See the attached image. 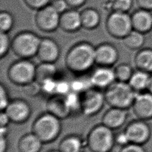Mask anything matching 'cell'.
Segmentation results:
<instances>
[{"label": "cell", "instance_id": "7402d4cb", "mask_svg": "<svg viewBox=\"0 0 152 152\" xmlns=\"http://www.w3.org/2000/svg\"><path fill=\"white\" fill-rule=\"evenodd\" d=\"M137 69L152 74V48H142L137 50L134 58Z\"/></svg>", "mask_w": 152, "mask_h": 152}, {"label": "cell", "instance_id": "d4e9b609", "mask_svg": "<svg viewBox=\"0 0 152 152\" xmlns=\"http://www.w3.org/2000/svg\"><path fill=\"white\" fill-rule=\"evenodd\" d=\"M144 34L132 30L122 40L124 46L132 50H138L143 48L145 42Z\"/></svg>", "mask_w": 152, "mask_h": 152}, {"label": "cell", "instance_id": "ffe728a7", "mask_svg": "<svg viewBox=\"0 0 152 152\" xmlns=\"http://www.w3.org/2000/svg\"><path fill=\"white\" fill-rule=\"evenodd\" d=\"M86 147V138L77 134H69L61 140L58 149L60 152H84Z\"/></svg>", "mask_w": 152, "mask_h": 152}, {"label": "cell", "instance_id": "ba28073f", "mask_svg": "<svg viewBox=\"0 0 152 152\" xmlns=\"http://www.w3.org/2000/svg\"><path fill=\"white\" fill-rule=\"evenodd\" d=\"M80 95V112L87 117L97 114L106 103L104 93L95 87L86 90Z\"/></svg>", "mask_w": 152, "mask_h": 152}, {"label": "cell", "instance_id": "484cf974", "mask_svg": "<svg viewBox=\"0 0 152 152\" xmlns=\"http://www.w3.org/2000/svg\"><path fill=\"white\" fill-rule=\"evenodd\" d=\"M57 69L53 63L40 62L36 65V80L41 83L43 80L54 77Z\"/></svg>", "mask_w": 152, "mask_h": 152}, {"label": "cell", "instance_id": "d590c367", "mask_svg": "<svg viewBox=\"0 0 152 152\" xmlns=\"http://www.w3.org/2000/svg\"><path fill=\"white\" fill-rule=\"evenodd\" d=\"M119 152H147L144 145L131 143L122 147Z\"/></svg>", "mask_w": 152, "mask_h": 152}, {"label": "cell", "instance_id": "74e56055", "mask_svg": "<svg viewBox=\"0 0 152 152\" xmlns=\"http://www.w3.org/2000/svg\"><path fill=\"white\" fill-rule=\"evenodd\" d=\"M50 5L60 14L68 10L69 7L65 0H52Z\"/></svg>", "mask_w": 152, "mask_h": 152}, {"label": "cell", "instance_id": "5bb4252c", "mask_svg": "<svg viewBox=\"0 0 152 152\" xmlns=\"http://www.w3.org/2000/svg\"><path fill=\"white\" fill-rule=\"evenodd\" d=\"M60 53V47L54 39L49 37L41 39L36 54L40 62L55 64L58 60Z\"/></svg>", "mask_w": 152, "mask_h": 152}, {"label": "cell", "instance_id": "8fae6325", "mask_svg": "<svg viewBox=\"0 0 152 152\" xmlns=\"http://www.w3.org/2000/svg\"><path fill=\"white\" fill-rule=\"evenodd\" d=\"M11 122L17 124L25 123L30 117L31 107L29 103L21 98L11 100L4 110Z\"/></svg>", "mask_w": 152, "mask_h": 152}, {"label": "cell", "instance_id": "f35d334b", "mask_svg": "<svg viewBox=\"0 0 152 152\" xmlns=\"http://www.w3.org/2000/svg\"><path fill=\"white\" fill-rule=\"evenodd\" d=\"M115 144H117L121 147L129 143L128 137L124 131L115 134Z\"/></svg>", "mask_w": 152, "mask_h": 152}, {"label": "cell", "instance_id": "b9f144b4", "mask_svg": "<svg viewBox=\"0 0 152 152\" xmlns=\"http://www.w3.org/2000/svg\"><path fill=\"white\" fill-rule=\"evenodd\" d=\"M11 122L8 115L4 110L1 111L0 114V126H8L9 123Z\"/></svg>", "mask_w": 152, "mask_h": 152}, {"label": "cell", "instance_id": "e575fe53", "mask_svg": "<svg viewBox=\"0 0 152 152\" xmlns=\"http://www.w3.org/2000/svg\"><path fill=\"white\" fill-rule=\"evenodd\" d=\"M52 0H23L25 4L30 9L38 10L50 4Z\"/></svg>", "mask_w": 152, "mask_h": 152}, {"label": "cell", "instance_id": "e0dca14e", "mask_svg": "<svg viewBox=\"0 0 152 152\" xmlns=\"http://www.w3.org/2000/svg\"><path fill=\"white\" fill-rule=\"evenodd\" d=\"M128 116V109L110 107L103 115L102 124L113 130L117 129L124 125Z\"/></svg>", "mask_w": 152, "mask_h": 152}, {"label": "cell", "instance_id": "d6a6232c", "mask_svg": "<svg viewBox=\"0 0 152 152\" xmlns=\"http://www.w3.org/2000/svg\"><path fill=\"white\" fill-rule=\"evenodd\" d=\"M22 87L23 88L24 93L29 96H35L42 91L40 83L36 80L23 86Z\"/></svg>", "mask_w": 152, "mask_h": 152}, {"label": "cell", "instance_id": "52a82bcc", "mask_svg": "<svg viewBox=\"0 0 152 152\" xmlns=\"http://www.w3.org/2000/svg\"><path fill=\"white\" fill-rule=\"evenodd\" d=\"M105 26L109 34L121 40L133 30L131 15L129 13L117 11H112L109 14Z\"/></svg>", "mask_w": 152, "mask_h": 152}, {"label": "cell", "instance_id": "cb8c5ba5", "mask_svg": "<svg viewBox=\"0 0 152 152\" xmlns=\"http://www.w3.org/2000/svg\"><path fill=\"white\" fill-rule=\"evenodd\" d=\"M151 74L136 69V70H134L128 83L137 93L147 91Z\"/></svg>", "mask_w": 152, "mask_h": 152}, {"label": "cell", "instance_id": "83f0119b", "mask_svg": "<svg viewBox=\"0 0 152 152\" xmlns=\"http://www.w3.org/2000/svg\"><path fill=\"white\" fill-rule=\"evenodd\" d=\"M14 18L12 14L7 11H1L0 12V31L8 33L13 28Z\"/></svg>", "mask_w": 152, "mask_h": 152}, {"label": "cell", "instance_id": "1f68e13d", "mask_svg": "<svg viewBox=\"0 0 152 152\" xmlns=\"http://www.w3.org/2000/svg\"><path fill=\"white\" fill-rule=\"evenodd\" d=\"M40 83L42 91L47 94H50L51 96L56 94L57 81H55L53 78L46 79Z\"/></svg>", "mask_w": 152, "mask_h": 152}, {"label": "cell", "instance_id": "7a4b0ae2", "mask_svg": "<svg viewBox=\"0 0 152 152\" xmlns=\"http://www.w3.org/2000/svg\"><path fill=\"white\" fill-rule=\"evenodd\" d=\"M61 120L48 111L42 113L33 122L31 132L43 144L53 142L59 136L62 130Z\"/></svg>", "mask_w": 152, "mask_h": 152}, {"label": "cell", "instance_id": "277c9868", "mask_svg": "<svg viewBox=\"0 0 152 152\" xmlns=\"http://www.w3.org/2000/svg\"><path fill=\"white\" fill-rule=\"evenodd\" d=\"M115 136L113 129L101 123L88 133L86 138L87 147L91 152H110L115 145Z\"/></svg>", "mask_w": 152, "mask_h": 152}, {"label": "cell", "instance_id": "3957f363", "mask_svg": "<svg viewBox=\"0 0 152 152\" xmlns=\"http://www.w3.org/2000/svg\"><path fill=\"white\" fill-rule=\"evenodd\" d=\"M137 93L128 83L115 81L104 89L106 103L110 107L128 109L132 107Z\"/></svg>", "mask_w": 152, "mask_h": 152}, {"label": "cell", "instance_id": "603a6c76", "mask_svg": "<svg viewBox=\"0 0 152 152\" xmlns=\"http://www.w3.org/2000/svg\"><path fill=\"white\" fill-rule=\"evenodd\" d=\"M80 12L82 28L91 30L96 28L100 25L101 16L100 12L96 8L87 7Z\"/></svg>", "mask_w": 152, "mask_h": 152}, {"label": "cell", "instance_id": "ee69618b", "mask_svg": "<svg viewBox=\"0 0 152 152\" xmlns=\"http://www.w3.org/2000/svg\"><path fill=\"white\" fill-rule=\"evenodd\" d=\"M46 152H60V151L58 149V150H49V151H48Z\"/></svg>", "mask_w": 152, "mask_h": 152}, {"label": "cell", "instance_id": "9a60e30c", "mask_svg": "<svg viewBox=\"0 0 152 152\" xmlns=\"http://www.w3.org/2000/svg\"><path fill=\"white\" fill-rule=\"evenodd\" d=\"M130 15L133 30L144 34L152 31V11L138 8Z\"/></svg>", "mask_w": 152, "mask_h": 152}, {"label": "cell", "instance_id": "836d02e7", "mask_svg": "<svg viewBox=\"0 0 152 152\" xmlns=\"http://www.w3.org/2000/svg\"><path fill=\"white\" fill-rule=\"evenodd\" d=\"M0 109L1 111H2L6 109L11 100L7 88L3 83H1L0 86Z\"/></svg>", "mask_w": 152, "mask_h": 152}, {"label": "cell", "instance_id": "8d00e7d4", "mask_svg": "<svg viewBox=\"0 0 152 152\" xmlns=\"http://www.w3.org/2000/svg\"><path fill=\"white\" fill-rule=\"evenodd\" d=\"M71 91V84L65 81H58L56 88V94L65 96Z\"/></svg>", "mask_w": 152, "mask_h": 152}, {"label": "cell", "instance_id": "30bf717a", "mask_svg": "<svg viewBox=\"0 0 152 152\" xmlns=\"http://www.w3.org/2000/svg\"><path fill=\"white\" fill-rule=\"evenodd\" d=\"M124 131L131 143L144 145L151 136L150 125L146 121L137 118L129 122Z\"/></svg>", "mask_w": 152, "mask_h": 152}, {"label": "cell", "instance_id": "ac0fdd59", "mask_svg": "<svg viewBox=\"0 0 152 152\" xmlns=\"http://www.w3.org/2000/svg\"><path fill=\"white\" fill-rule=\"evenodd\" d=\"M59 28L66 33H75L81 28V21L80 12L76 9L66 10L60 14Z\"/></svg>", "mask_w": 152, "mask_h": 152}, {"label": "cell", "instance_id": "6da1fadb", "mask_svg": "<svg viewBox=\"0 0 152 152\" xmlns=\"http://www.w3.org/2000/svg\"><path fill=\"white\" fill-rule=\"evenodd\" d=\"M95 48L88 42H80L72 46L65 56L66 67L75 74H83L96 64Z\"/></svg>", "mask_w": 152, "mask_h": 152}, {"label": "cell", "instance_id": "4fadbf2b", "mask_svg": "<svg viewBox=\"0 0 152 152\" xmlns=\"http://www.w3.org/2000/svg\"><path fill=\"white\" fill-rule=\"evenodd\" d=\"M131 108L137 119H152V93L148 91L137 93Z\"/></svg>", "mask_w": 152, "mask_h": 152}, {"label": "cell", "instance_id": "7bdbcfd3", "mask_svg": "<svg viewBox=\"0 0 152 152\" xmlns=\"http://www.w3.org/2000/svg\"><path fill=\"white\" fill-rule=\"evenodd\" d=\"M8 147L7 136H1L0 152H7Z\"/></svg>", "mask_w": 152, "mask_h": 152}, {"label": "cell", "instance_id": "f1b7e54d", "mask_svg": "<svg viewBox=\"0 0 152 152\" xmlns=\"http://www.w3.org/2000/svg\"><path fill=\"white\" fill-rule=\"evenodd\" d=\"M134 4L133 0H113L111 3L112 11L128 13Z\"/></svg>", "mask_w": 152, "mask_h": 152}, {"label": "cell", "instance_id": "5b68a950", "mask_svg": "<svg viewBox=\"0 0 152 152\" xmlns=\"http://www.w3.org/2000/svg\"><path fill=\"white\" fill-rule=\"evenodd\" d=\"M41 37L28 30L17 33L11 40V50L21 59H30L37 54Z\"/></svg>", "mask_w": 152, "mask_h": 152}, {"label": "cell", "instance_id": "f546056e", "mask_svg": "<svg viewBox=\"0 0 152 152\" xmlns=\"http://www.w3.org/2000/svg\"><path fill=\"white\" fill-rule=\"evenodd\" d=\"M65 98L72 113L76 110L80 111L81 95L79 93L71 91L65 96Z\"/></svg>", "mask_w": 152, "mask_h": 152}, {"label": "cell", "instance_id": "d6986e66", "mask_svg": "<svg viewBox=\"0 0 152 152\" xmlns=\"http://www.w3.org/2000/svg\"><path fill=\"white\" fill-rule=\"evenodd\" d=\"M47 111L60 119L70 116L72 112L65 100V96L54 94L51 96L46 103Z\"/></svg>", "mask_w": 152, "mask_h": 152}, {"label": "cell", "instance_id": "4dcf8cb0", "mask_svg": "<svg viewBox=\"0 0 152 152\" xmlns=\"http://www.w3.org/2000/svg\"><path fill=\"white\" fill-rule=\"evenodd\" d=\"M11 40L8 33L1 32L0 33V58H4L11 49Z\"/></svg>", "mask_w": 152, "mask_h": 152}, {"label": "cell", "instance_id": "9c48e42d", "mask_svg": "<svg viewBox=\"0 0 152 152\" xmlns=\"http://www.w3.org/2000/svg\"><path fill=\"white\" fill-rule=\"evenodd\" d=\"M60 14L50 4L36 11L34 22L39 30L44 33H52L59 27Z\"/></svg>", "mask_w": 152, "mask_h": 152}, {"label": "cell", "instance_id": "2e32d148", "mask_svg": "<svg viewBox=\"0 0 152 152\" xmlns=\"http://www.w3.org/2000/svg\"><path fill=\"white\" fill-rule=\"evenodd\" d=\"M116 81L113 69L111 67L99 66L91 74L90 82L93 87L106 89Z\"/></svg>", "mask_w": 152, "mask_h": 152}, {"label": "cell", "instance_id": "4316f807", "mask_svg": "<svg viewBox=\"0 0 152 152\" xmlns=\"http://www.w3.org/2000/svg\"><path fill=\"white\" fill-rule=\"evenodd\" d=\"M116 81L128 83L134 70L128 63L122 62L117 65L113 69Z\"/></svg>", "mask_w": 152, "mask_h": 152}, {"label": "cell", "instance_id": "60d3db41", "mask_svg": "<svg viewBox=\"0 0 152 152\" xmlns=\"http://www.w3.org/2000/svg\"><path fill=\"white\" fill-rule=\"evenodd\" d=\"M87 0H65L68 7L71 8L76 9L83 7Z\"/></svg>", "mask_w": 152, "mask_h": 152}, {"label": "cell", "instance_id": "8992f818", "mask_svg": "<svg viewBox=\"0 0 152 152\" xmlns=\"http://www.w3.org/2000/svg\"><path fill=\"white\" fill-rule=\"evenodd\" d=\"M36 68L30 59L20 58L9 66L7 77L12 83L22 87L36 80Z\"/></svg>", "mask_w": 152, "mask_h": 152}, {"label": "cell", "instance_id": "ab89813d", "mask_svg": "<svg viewBox=\"0 0 152 152\" xmlns=\"http://www.w3.org/2000/svg\"><path fill=\"white\" fill-rule=\"evenodd\" d=\"M139 8L152 11V0H135Z\"/></svg>", "mask_w": 152, "mask_h": 152}, {"label": "cell", "instance_id": "7c38bea8", "mask_svg": "<svg viewBox=\"0 0 152 152\" xmlns=\"http://www.w3.org/2000/svg\"><path fill=\"white\" fill-rule=\"evenodd\" d=\"M119 53L110 43H102L95 48V62L99 66L111 67L118 61Z\"/></svg>", "mask_w": 152, "mask_h": 152}, {"label": "cell", "instance_id": "44dd1931", "mask_svg": "<svg viewBox=\"0 0 152 152\" xmlns=\"http://www.w3.org/2000/svg\"><path fill=\"white\" fill-rule=\"evenodd\" d=\"M43 142L34 133L30 132L20 137L18 142L19 152H40Z\"/></svg>", "mask_w": 152, "mask_h": 152}]
</instances>
